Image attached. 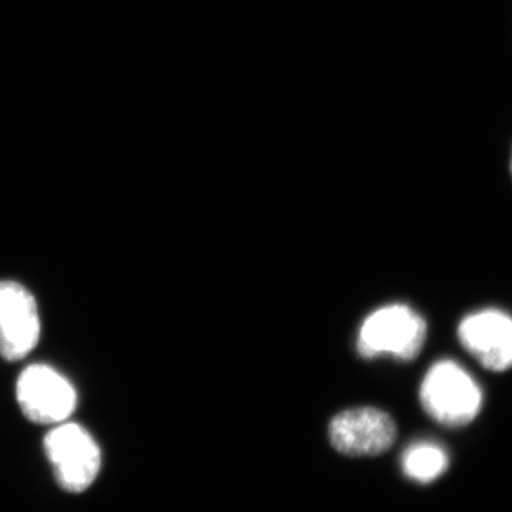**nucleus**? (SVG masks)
<instances>
[{
	"label": "nucleus",
	"instance_id": "6",
	"mask_svg": "<svg viewBox=\"0 0 512 512\" xmlns=\"http://www.w3.org/2000/svg\"><path fill=\"white\" fill-rule=\"evenodd\" d=\"M39 338L35 296L18 282L0 281V356L8 362L25 359Z\"/></svg>",
	"mask_w": 512,
	"mask_h": 512
},
{
	"label": "nucleus",
	"instance_id": "1",
	"mask_svg": "<svg viewBox=\"0 0 512 512\" xmlns=\"http://www.w3.org/2000/svg\"><path fill=\"white\" fill-rule=\"evenodd\" d=\"M427 339V323L410 306H383L370 313L357 336V352L365 359L390 356L412 362L420 355Z\"/></svg>",
	"mask_w": 512,
	"mask_h": 512
},
{
	"label": "nucleus",
	"instance_id": "9",
	"mask_svg": "<svg viewBox=\"0 0 512 512\" xmlns=\"http://www.w3.org/2000/svg\"><path fill=\"white\" fill-rule=\"evenodd\" d=\"M508 167H510V175H511V178H512V148H511L510 163H508Z\"/></svg>",
	"mask_w": 512,
	"mask_h": 512
},
{
	"label": "nucleus",
	"instance_id": "7",
	"mask_svg": "<svg viewBox=\"0 0 512 512\" xmlns=\"http://www.w3.org/2000/svg\"><path fill=\"white\" fill-rule=\"evenodd\" d=\"M458 340L474 359L491 372L512 367V318L487 309L468 315L457 330Z\"/></svg>",
	"mask_w": 512,
	"mask_h": 512
},
{
	"label": "nucleus",
	"instance_id": "3",
	"mask_svg": "<svg viewBox=\"0 0 512 512\" xmlns=\"http://www.w3.org/2000/svg\"><path fill=\"white\" fill-rule=\"evenodd\" d=\"M50 463L64 490L80 493L96 480L101 451L92 434L76 423H59L45 439Z\"/></svg>",
	"mask_w": 512,
	"mask_h": 512
},
{
	"label": "nucleus",
	"instance_id": "4",
	"mask_svg": "<svg viewBox=\"0 0 512 512\" xmlns=\"http://www.w3.org/2000/svg\"><path fill=\"white\" fill-rule=\"evenodd\" d=\"M16 399L23 414L39 424L63 423L77 406L73 384L47 365H32L23 370L16 383Z\"/></svg>",
	"mask_w": 512,
	"mask_h": 512
},
{
	"label": "nucleus",
	"instance_id": "2",
	"mask_svg": "<svg viewBox=\"0 0 512 512\" xmlns=\"http://www.w3.org/2000/svg\"><path fill=\"white\" fill-rule=\"evenodd\" d=\"M420 403L443 426L464 427L480 413L483 394L463 367L441 360L430 367L420 387Z\"/></svg>",
	"mask_w": 512,
	"mask_h": 512
},
{
	"label": "nucleus",
	"instance_id": "8",
	"mask_svg": "<svg viewBox=\"0 0 512 512\" xmlns=\"http://www.w3.org/2000/svg\"><path fill=\"white\" fill-rule=\"evenodd\" d=\"M402 468L410 480L429 484L446 473L448 456L443 447L420 441L406 448L402 457Z\"/></svg>",
	"mask_w": 512,
	"mask_h": 512
},
{
	"label": "nucleus",
	"instance_id": "5",
	"mask_svg": "<svg viewBox=\"0 0 512 512\" xmlns=\"http://www.w3.org/2000/svg\"><path fill=\"white\" fill-rule=\"evenodd\" d=\"M396 436V423L390 414L376 407L345 410L329 424L330 444L350 457L380 456L392 448Z\"/></svg>",
	"mask_w": 512,
	"mask_h": 512
}]
</instances>
